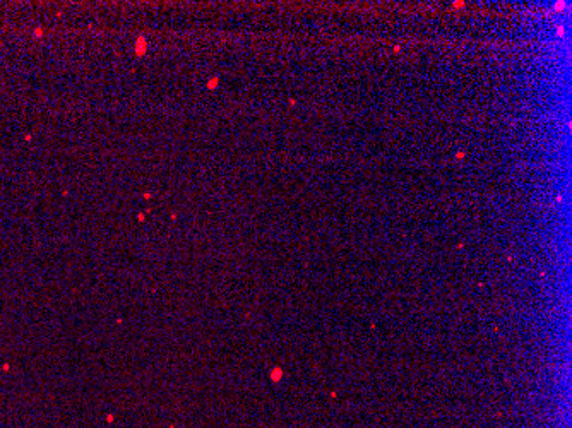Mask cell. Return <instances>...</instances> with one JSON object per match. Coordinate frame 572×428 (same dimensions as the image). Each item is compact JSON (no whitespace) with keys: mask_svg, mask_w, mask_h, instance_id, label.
I'll list each match as a JSON object with an SVG mask.
<instances>
[{"mask_svg":"<svg viewBox=\"0 0 572 428\" xmlns=\"http://www.w3.org/2000/svg\"><path fill=\"white\" fill-rule=\"evenodd\" d=\"M146 47H148V43H146L144 36H137V40H136V53L137 55H144Z\"/></svg>","mask_w":572,"mask_h":428,"instance_id":"6da1fadb","label":"cell"}]
</instances>
